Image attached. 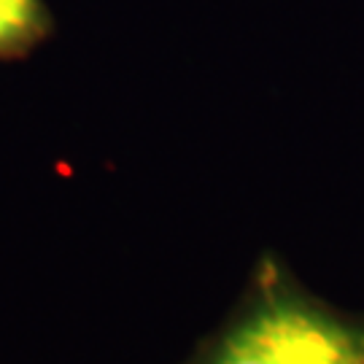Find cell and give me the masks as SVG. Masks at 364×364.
I'll return each instance as SVG.
<instances>
[{
	"instance_id": "1",
	"label": "cell",
	"mask_w": 364,
	"mask_h": 364,
	"mask_svg": "<svg viewBox=\"0 0 364 364\" xmlns=\"http://www.w3.org/2000/svg\"><path fill=\"white\" fill-rule=\"evenodd\" d=\"M181 364H364V311L318 297L267 251Z\"/></svg>"
},
{
	"instance_id": "2",
	"label": "cell",
	"mask_w": 364,
	"mask_h": 364,
	"mask_svg": "<svg viewBox=\"0 0 364 364\" xmlns=\"http://www.w3.org/2000/svg\"><path fill=\"white\" fill-rule=\"evenodd\" d=\"M52 33L54 19L43 0H0V60H25Z\"/></svg>"
}]
</instances>
